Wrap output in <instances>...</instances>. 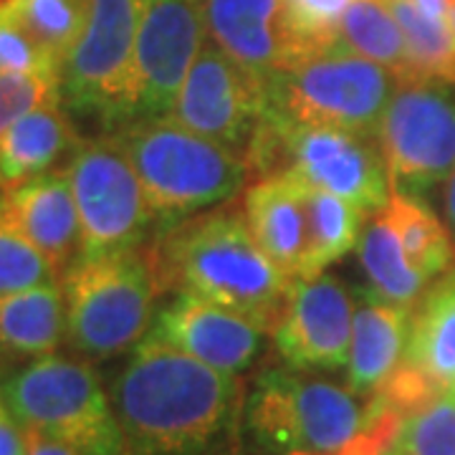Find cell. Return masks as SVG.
Listing matches in <instances>:
<instances>
[{
  "mask_svg": "<svg viewBox=\"0 0 455 455\" xmlns=\"http://www.w3.org/2000/svg\"><path fill=\"white\" fill-rule=\"evenodd\" d=\"M109 395L134 455H245L241 377L152 334L132 349Z\"/></svg>",
  "mask_w": 455,
  "mask_h": 455,
  "instance_id": "cell-1",
  "label": "cell"
},
{
  "mask_svg": "<svg viewBox=\"0 0 455 455\" xmlns=\"http://www.w3.org/2000/svg\"><path fill=\"white\" fill-rule=\"evenodd\" d=\"M163 293H196L274 331L293 278L253 241L243 211L228 203L155 233L149 243Z\"/></svg>",
  "mask_w": 455,
  "mask_h": 455,
  "instance_id": "cell-2",
  "label": "cell"
},
{
  "mask_svg": "<svg viewBox=\"0 0 455 455\" xmlns=\"http://www.w3.org/2000/svg\"><path fill=\"white\" fill-rule=\"evenodd\" d=\"M372 423V397L286 364L263 367L245 387L251 455H339Z\"/></svg>",
  "mask_w": 455,
  "mask_h": 455,
  "instance_id": "cell-3",
  "label": "cell"
},
{
  "mask_svg": "<svg viewBox=\"0 0 455 455\" xmlns=\"http://www.w3.org/2000/svg\"><path fill=\"white\" fill-rule=\"evenodd\" d=\"M109 134L145 188L157 233L233 203L253 180L243 155L185 130L170 116L130 122Z\"/></svg>",
  "mask_w": 455,
  "mask_h": 455,
  "instance_id": "cell-4",
  "label": "cell"
},
{
  "mask_svg": "<svg viewBox=\"0 0 455 455\" xmlns=\"http://www.w3.org/2000/svg\"><path fill=\"white\" fill-rule=\"evenodd\" d=\"M3 403L26 433L74 455H134L97 370L86 359H31L3 385Z\"/></svg>",
  "mask_w": 455,
  "mask_h": 455,
  "instance_id": "cell-5",
  "label": "cell"
},
{
  "mask_svg": "<svg viewBox=\"0 0 455 455\" xmlns=\"http://www.w3.org/2000/svg\"><path fill=\"white\" fill-rule=\"evenodd\" d=\"M66 344L86 362H107L145 339L160 283L149 245L79 259L61 276Z\"/></svg>",
  "mask_w": 455,
  "mask_h": 455,
  "instance_id": "cell-6",
  "label": "cell"
},
{
  "mask_svg": "<svg viewBox=\"0 0 455 455\" xmlns=\"http://www.w3.org/2000/svg\"><path fill=\"white\" fill-rule=\"evenodd\" d=\"M245 163L253 180L286 175L349 200L367 218L382 211L392 196L377 140L355 132L286 124L263 114Z\"/></svg>",
  "mask_w": 455,
  "mask_h": 455,
  "instance_id": "cell-7",
  "label": "cell"
},
{
  "mask_svg": "<svg viewBox=\"0 0 455 455\" xmlns=\"http://www.w3.org/2000/svg\"><path fill=\"white\" fill-rule=\"evenodd\" d=\"M397 82L390 68L362 59L339 41L286 66L263 84V114L286 124L377 137Z\"/></svg>",
  "mask_w": 455,
  "mask_h": 455,
  "instance_id": "cell-8",
  "label": "cell"
},
{
  "mask_svg": "<svg viewBox=\"0 0 455 455\" xmlns=\"http://www.w3.org/2000/svg\"><path fill=\"white\" fill-rule=\"evenodd\" d=\"M145 0H89L76 46L61 66V101L104 134L127 122L137 33Z\"/></svg>",
  "mask_w": 455,
  "mask_h": 455,
  "instance_id": "cell-9",
  "label": "cell"
},
{
  "mask_svg": "<svg viewBox=\"0 0 455 455\" xmlns=\"http://www.w3.org/2000/svg\"><path fill=\"white\" fill-rule=\"evenodd\" d=\"M374 140L392 193L425 200L455 170V84L430 76L397 82Z\"/></svg>",
  "mask_w": 455,
  "mask_h": 455,
  "instance_id": "cell-10",
  "label": "cell"
},
{
  "mask_svg": "<svg viewBox=\"0 0 455 455\" xmlns=\"http://www.w3.org/2000/svg\"><path fill=\"white\" fill-rule=\"evenodd\" d=\"M64 170L82 220L79 259H99L152 243L157 218L130 157L112 134L82 140Z\"/></svg>",
  "mask_w": 455,
  "mask_h": 455,
  "instance_id": "cell-11",
  "label": "cell"
},
{
  "mask_svg": "<svg viewBox=\"0 0 455 455\" xmlns=\"http://www.w3.org/2000/svg\"><path fill=\"white\" fill-rule=\"evenodd\" d=\"M205 36V0H145L124 124L172 114Z\"/></svg>",
  "mask_w": 455,
  "mask_h": 455,
  "instance_id": "cell-12",
  "label": "cell"
},
{
  "mask_svg": "<svg viewBox=\"0 0 455 455\" xmlns=\"http://www.w3.org/2000/svg\"><path fill=\"white\" fill-rule=\"evenodd\" d=\"M266 112L263 82L215 44H205L180 89L172 122L245 157Z\"/></svg>",
  "mask_w": 455,
  "mask_h": 455,
  "instance_id": "cell-13",
  "label": "cell"
},
{
  "mask_svg": "<svg viewBox=\"0 0 455 455\" xmlns=\"http://www.w3.org/2000/svg\"><path fill=\"white\" fill-rule=\"evenodd\" d=\"M355 293L334 274L293 278L271 331L281 362L301 372H334L349 362Z\"/></svg>",
  "mask_w": 455,
  "mask_h": 455,
  "instance_id": "cell-14",
  "label": "cell"
},
{
  "mask_svg": "<svg viewBox=\"0 0 455 455\" xmlns=\"http://www.w3.org/2000/svg\"><path fill=\"white\" fill-rule=\"evenodd\" d=\"M212 370L241 377L263 355L266 329L196 293H170L157 307L149 331Z\"/></svg>",
  "mask_w": 455,
  "mask_h": 455,
  "instance_id": "cell-15",
  "label": "cell"
},
{
  "mask_svg": "<svg viewBox=\"0 0 455 455\" xmlns=\"http://www.w3.org/2000/svg\"><path fill=\"white\" fill-rule=\"evenodd\" d=\"M205 20L212 44L263 84L299 61L283 0H205Z\"/></svg>",
  "mask_w": 455,
  "mask_h": 455,
  "instance_id": "cell-16",
  "label": "cell"
},
{
  "mask_svg": "<svg viewBox=\"0 0 455 455\" xmlns=\"http://www.w3.org/2000/svg\"><path fill=\"white\" fill-rule=\"evenodd\" d=\"M0 203L20 233L53 263L59 276L82 256V220L66 170L0 190Z\"/></svg>",
  "mask_w": 455,
  "mask_h": 455,
  "instance_id": "cell-17",
  "label": "cell"
},
{
  "mask_svg": "<svg viewBox=\"0 0 455 455\" xmlns=\"http://www.w3.org/2000/svg\"><path fill=\"white\" fill-rule=\"evenodd\" d=\"M241 211L253 241L278 271L289 278L304 276L309 259L307 185L286 175L253 180Z\"/></svg>",
  "mask_w": 455,
  "mask_h": 455,
  "instance_id": "cell-18",
  "label": "cell"
},
{
  "mask_svg": "<svg viewBox=\"0 0 455 455\" xmlns=\"http://www.w3.org/2000/svg\"><path fill=\"white\" fill-rule=\"evenodd\" d=\"M355 293V326L347 382L362 397H374L405 362L412 309L374 296L367 286Z\"/></svg>",
  "mask_w": 455,
  "mask_h": 455,
  "instance_id": "cell-19",
  "label": "cell"
},
{
  "mask_svg": "<svg viewBox=\"0 0 455 455\" xmlns=\"http://www.w3.org/2000/svg\"><path fill=\"white\" fill-rule=\"evenodd\" d=\"M79 142L82 137L64 101L36 107L0 137V190L53 172Z\"/></svg>",
  "mask_w": 455,
  "mask_h": 455,
  "instance_id": "cell-20",
  "label": "cell"
},
{
  "mask_svg": "<svg viewBox=\"0 0 455 455\" xmlns=\"http://www.w3.org/2000/svg\"><path fill=\"white\" fill-rule=\"evenodd\" d=\"M403 364L435 390L455 385V266L435 278L412 307Z\"/></svg>",
  "mask_w": 455,
  "mask_h": 455,
  "instance_id": "cell-21",
  "label": "cell"
},
{
  "mask_svg": "<svg viewBox=\"0 0 455 455\" xmlns=\"http://www.w3.org/2000/svg\"><path fill=\"white\" fill-rule=\"evenodd\" d=\"M66 339L61 281L0 296V357L38 359Z\"/></svg>",
  "mask_w": 455,
  "mask_h": 455,
  "instance_id": "cell-22",
  "label": "cell"
},
{
  "mask_svg": "<svg viewBox=\"0 0 455 455\" xmlns=\"http://www.w3.org/2000/svg\"><path fill=\"white\" fill-rule=\"evenodd\" d=\"M357 259L367 276V289L385 301L412 309L430 286V281L410 266L403 245L382 211L370 215V223L362 230Z\"/></svg>",
  "mask_w": 455,
  "mask_h": 455,
  "instance_id": "cell-23",
  "label": "cell"
},
{
  "mask_svg": "<svg viewBox=\"0 0 455 455\" xmlns=\"http://www.w3.org/2000/svg\"><path fill=\"white\" fill-rule=\"evenodd\" d=\"M387 223L395 230L397 241L410 266L430 283L455 266V241L448 226L425 205V200L392 193L382 208Z\"/></svg>",
  "mask_w": 455,
  "mask_h": 455,
  "instance_id": "cell-24",
  "label": "cell"
},
{
  "mask_svg": "<svg viewBox=\"0 0 455 455\" xmlns=\"http://www.w3.org/2000/svg\"><path fill=\"white\" fill-rule=\"evenodd\" d=\"M339 41L362 59L390 68L400 82L415 76L400 23L385 0H355L341 18Z\"/></svg>",
  "mask_w": 455,
  "mask_h": 455,
  "instance_id": "cell-25",
  "label": "cell"
},
{
  "mask_svg": "<svg viewBox=\"0 0 455 455\" xmlns=\"http://www.w3.org/2000/svg\"><path fill=\"white\" fill-rule=\"evenodd\" d=\"M307 208H309V259L304 276H316L357 248L364 230L362 223L367 215L349 200L309 185H307Z\"/></svg>",
  "mask_w": 455,
  "mask_h": 455,
  "instance_id": "cell-26",
  "label": "cell"
},
{
  "mask_svg": "<svg viewBox=\"0 0 455 455\" xmlns=\"http://www.w3.org/2000/svg\"><path fill=\"white\" fill-rule=\"evenodd\" d=\"M385 3L400 23L412 74L455 84V33L451 23L425 16L410 0Z\"/></svg>",
  "mask_w": 455,
  "mask_h": 455,
  "instance_id": "cell-27",
  "label": "cell"
},
{
  "mask_svg": "<svg viewBox=\"0 0 455 455\" xmlns=\"http://www.w3.org/2000/svg\"><path fill=\"white\" fill-rule=\"evenodd\" d=\"M26 31L64 66L86 23L89 0H8Z\"/></svg>",
  "mask_w": 455,
  "mask_h": 455,
  "instance_id": "cell-28",
  "label": "cell"
},
{
  "mask_svg": "<svg viewBox=\"0 0 455 455\" xmlns=\"http://www.w3.org/2000/svg\"><path fill=\"white\" fill-rule=\"evenodd\" d=\"M392 451L397 455H455V385L407 412Z\"/></svg>",
  "mask_w": 455,
  "mask_h": 455,
  "instance_id": "cell-29",
  "label": "cell"
},
{
  "mask_svg": "<svg viewBox=\"0 0 455 455\" xmlns=\"http://www.w3.org/2000/svg\"><path fill=\"white\" fill-rule=\"evenodd\" d=\"M61 281L59 271L20 233L0 203V296Z\"/></svg>",
  "mask_w": 455,
  "mask_h": 455,
  "instance_id": "cell-30",
  "label": "cell"
},
{
  "mask_svg": "<svg viewBox=\"0 0 455 455\" xmlns=\"http://www.w3.org/2000/svg\"><path fill=\"white\" fill-rule=\"evenodd\" d=\"M355 0H283V18L299 61L339 44V26Z\"/></svg>",
  "mask_w": 455,
  "mask_h": 455,
  "instance_id": "cell-31",
  "label": "cell"
},
{
  "mask_svg": "<svg viewBox=\"0 0 455 455\" xmlns=\"http://www.w3.org/2000/svg\"><path fill=\"white\" fill-rule=\"evenodd\" d=\"M3 74L61 76V64L26 31L8 0H0V76Z\"/></svg>",
  "mask_w": 455,
  "mask_h": 455,
  "instance_id": "cell-32",
  "label": "cell"
},
{
  "mask_svg": "<svg viewBox=\"0 0 455 455\" xmlns=\"http://www.w3.org/2000/svg\"><path fill=\"white\" fill-rule=\"evenodd\" d=\"M61 101V76L3 74L0 76V137L41 104Z\"/></svg>",
  "mask_w": 455,
  "mask_h": 455,
  "instance_id": "cell-33",
  "label": "cell"
},
{
  "mask_svg": "<svg viewBox=\"0 0 455 455\" xmlns=\"http://www.w3.org/2000/svg\"><path fill=\"white\" fill-rule=\"evenodd\" d=\"M31 435L13 420V415L5 410L0 412V455H28Z\"/></svg>",
  "mask_w": 455,
  "mask_h": 455,
  "instance_id": "cell-34",
  "label": "cell"
},
{
  "mask_svg": "<svg viewBox=\"0 0 455 455\" xmlns=\"http://www.w3.org/2000/svg\"><path fill=\"white\" fill-rule=\"evenodd\" d=\"M443 218H445V226L455 241V170L443 185Z\"/></svg>",
  "mask_w": 455,
  "mask_h": 455,
  "instance_id": "cell-35",
  "label": "cell"
},
{
  "mask_svg": "<svg viewBox=\"0 0 455 455\" xmlns=\"http://www.w3.org/2000/svg\"><path fill=\"white\" fill-rule=\"evenodd\" d=\"M420 13L430 18H438V20H448L451 16V5L453 0H410Z\"/></svg>",
  "mask_w": 455,
  "mask_h": 455,
  "instance_id": "cell-36",
  "label": "cell"
},
{
  "mask_svg": "<svg viewBox=\"0 0 455 455\" xmlns=\"http://www.w3.org/2000/svg\"><path fill=\"white\" fill-rule=\"evenodd\" d=\"M28 435H31V451H28V455H74L68 448L44 438V435H33V433H28Z\"/></svg>",
  "mask_w": 455,
  "mask_h": 455,
  "instance_id": "cell-37",
  "label": "cell"
},
{
  "mask_svg": "<svg viewBox=\"0 0 455 455\" xmlns=\"http://www.w3.org/2000/svg\"><path fill=\"white\" fill-rule=\"evenodd\" d=\"M448 23H451V28H453V33H455V0H453V5H451V16H448Z\"/></svg>",
  "mask_w": 455,
  "mask_h": 455,
  "instance_id": "cell-38",
  "label": "cell"
},
{
  "mask_svg": "<svg viewBox=\"0 0 455 455\" xmlns=\"http://www.w3.org/2000/svg\"><path fill=\"white\" fill-rule=\"evenodd\" d=\"M0 412H5V403H3V387H0Z\"/></svg>",
  "mask_w": 455,
  "mask_h": 455,
  "instance_id": "cell-39",
  "label": "cell"
},
{
  "mask_svg": "<svg viewBox=\"0 0 455 455\" xmlns=\"http://www.w3.org/2000/svg\"><path fill=\"white\" fill-rule=\"evenodd\" d=\"M382 455H397V453H395V451H392V448H390V451H385V453H382Z\"/></svg>",
  "mask_w": 455,
  "mask_h": 455,
  "instance_id": "cell-40",
  "label": "cell"
}]
</instances>
